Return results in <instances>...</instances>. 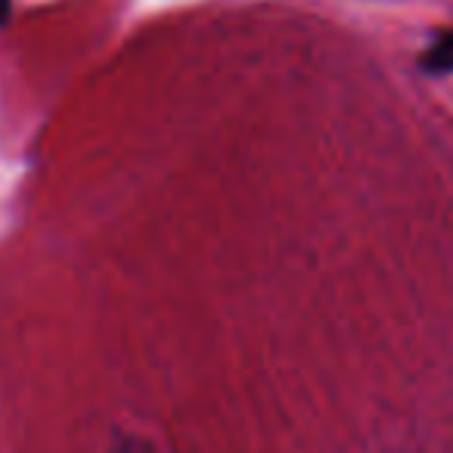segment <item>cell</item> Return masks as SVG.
Instances as JSON below:
<instances>
[{"mask_svg":"<svg viewBox=\"0 0 453 453\" xmlns=\"http://www.w3.org/2000/svg\"><path fill=\"white\" fill-rule=\"evenodd\" d=\"M10 10H13V0H0V26L10 19Z\"/></svg>","mask_w":453,"mask_h":453,"instance_id":"3957f363","label":"cell"},{"mask_svg":"<svg viewBox=\"0 0 453 453\" xmlns=\"http://www.w3.org/2000/svg\"><path fill=\"white\" fill-rule=\"evenodd\" d=\"M109 453H156V447L146 438H140V434H119L115 444L109 447Z\"/></svg>","mask_w":453,"mask_h":453,"instance_id":"7a4b0ae2","label":"cell"},{"mask_svg":"<svg viewBox=\"0 0 453 453\" xmlns=\"http://www.w3.org/2000/svg\"><path fill=\"white\" fill-rule=\"evenodd\" d=\"M422 69L432 72V75H447V72H453V28L438 35V41L422 53Z\"/></svg>","mask_w":453,"mask_h":453,"instance_id":"6da1fadb","label":"cell"}]
</instances>
